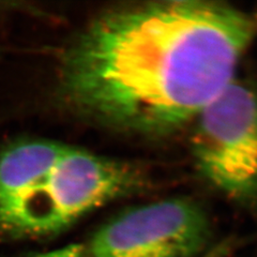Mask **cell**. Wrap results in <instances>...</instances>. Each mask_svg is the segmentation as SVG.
<instances>
[{
    "label": "cell",
    "mask_w": 257,
    "mask_h": 257,
    "mask_svg": "<svg viewBox=\"0 0 257 257\" xmlns=\"http://www.w3.org/2000/svg\"><path fill=\"white\" fill-rule=\"evenodd\" d=\"M211 237L205 209L190 198H168L119 214L85 245L86 257H193Z\"/></svg>",
    "instance_id": "obj_4"
},
{
    "label": "cell",
    "mask_w": 257,
    "mask_h": 257,
    "mask_svg": "<svg viewBox=\"0 0 257 257\" xmlns=\"http://www.w3.org/2000/svg\"><path fill=\"white\" fill-rule=\"evenodd\" d=\"M148 184L146 174L131 163L50 141L14 145L0 155V234H56Z\"/></svg>",
    "instance_id": "obj_2"
},
{
    "label": "cell",
    "mask_w": 257,
    "mask_h": 257,
    "mask_svg": "<svg viewBox=\"0 0 257 257\" xmlns=\"http://www.w3.org/2000/svg\"><path fill=\"white\" fill-rule=\"evenodd\" d=\"M224 251H225V248L223 247L220 251H214L210 254H208L206 257H222L224 255Z\"/></svg>",
    "instance_id": "obj_6"
},
{
    "label": "cell",
    "mask_w": 257,
    "mask_h": 257,
    "mask_svg": "<svg viewBox=\"0 0 257 257\" xmlns=\"http://www.w3.org/2000/svg\"><path fill=\"white\" fill-rule=\"evenodd\" d=\"M25 257H86L84 244H70L57 250L29 255Z\"/></svg>",
    "instance_id": "obj_5"
},
{
    "label": "cell",
    "mask_w": 257,
    "mask_h": 257,
    "mask_svg": "<svg viewBox=\"0 0 257 257\" xmlns=\"http://www.w3.org/2000/svg\"><path fill=\"white\" fill-rule=\"evenodd\" d=\"M257 34L236 8L168 0L96 19L64 59V91L103 121L163 135L193 121L232 80Z\"/></svg>",
    "instance_id": "obj_1"
},
{
    "label": "cell",
    "mask_w": 257,
    "mask_h": 257,
    "mask_svg": "<svg viewBox=\"0 0 257 257\" xmlns=\"http://www.w3.org/2000/svg\"><path fill=\"white\" fill-rule=\"evenodd\" d=\"M194 121L191 150L197 170L241 204L257 199V93L234 79Z\"/></svg>",
    "instance_id": "obj_3"
}]
</instances>
